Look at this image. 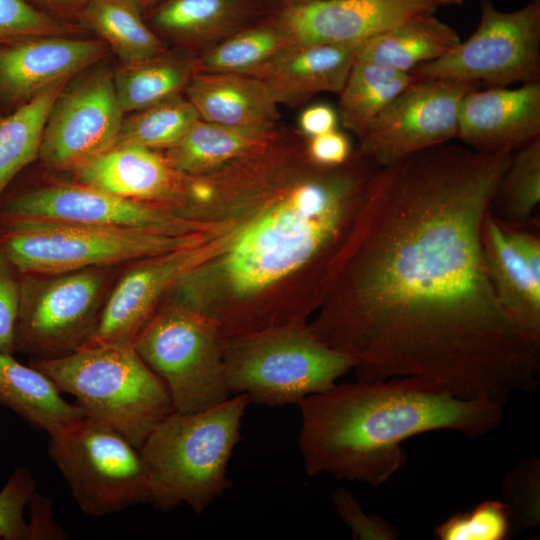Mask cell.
Segmentation results:
<instances>
[{"mask_svg":"<svg viewBox=\"0 0 540 540\" xmlns=\"http://www.w3.org/2000/svg\"><path fill=\"white\" fill-rule=\"evenodd\" d=\"M434 11L409 0H316L278 8L272 17L294 46L362 42Z\"/></svg>","mask_w":540,"mask_h":540,"instance_id":"obj_17","label":"cell"},{"mask_svg":"<svg viewBox=\"0 0 540 540\" xmlns=\"http://www.w3.org/2000/svg\"><path fill=\"white\" fill-rule=\"evenodd\" d=\"M482 243L488 276L499 305L518 331L540 346V282L530 274L490 211L483 220Z\"/></svg>","mask_w":540,"mask_h":540,"instance_id":"obj_23","label":"cell"},{"mask_svg":"<svg viewBox=\"0 0 540 540\" xmlns=\"http://www.w3.org/2000/svg\"><path fill=\"white\" fill-rule=\"evenodd\" d=\"M71 173L73 180L82 184L174 214L183 201L186 175L176 170L162 151L114 146Z\"/></svg>","mask_w":540,"mask_h":540,"instance_id":"obj_19","label":"cell"},{"mask_svg":"<svg viewBox=\"0 0 540 540\" xmlns=\"http://www.w3.org/2000/svg\"><path fill=\"white\" fill-rule=\"evenodd\" d=\"M331 499L338 517L356 540H394L398 531L378 515L365 513L359 502L345 488L336 489Z\"/></svg>","mask_w":540,"mask_h":540,"instance_id":"obj_38","label":"cell"},{"mask_svg":"<svg viewBox=\"0 0 540 540\" xmlns=\"http://www.w3.org/2000/svg\"><path fill=\"white\" fill-rule=\"evenodd\" d=\"M380 167L356 149L344 164L310 160L306 138L281 137L201 175H186L177 214L208 251L164 300L211 318L224 336L306 323L319 308Z\"/></svg>","mask_w":540,"mask_h":540,"instance_id":"obj_2","label":"cell"},{"mask_svg":"<svg viewBox=\"0 0 540 540\" xmlns=\"http://www.w3.org/2000/svg\"><path fill=\"white\" fill-rule=\"evenodd\" d=\"M223 364L231 395L250 403L279 407L325 391L354 368L330 348L309 324L292 323L227 337Z\"/></svg>","mask_w":540,"mask_h":540,"instance_id":"obj_6","label":"cell"},{"mask_svg":"<svg viewBox=\"0 0 540 540\" xmlns=\"http://www.w3.org/2000/svg\"><path fill=\"white\" fill-rule=\"evenodd\" d=\"M80 22L128 64L159 55L167 43L148 25L131 0H88Z\"/></svg>","mask_w":540,"mask_h":540,"instance_id":"obj_29","label":"cell"},{"mask_svg":"<svg viewBox=\"0 0 540 540\" xmlns=\"http://www.w3.org/2000/svg\"><path fill=\"white\" fill-rule=\"evenodd\" d=\"M21 272L0 247V352L15 353Z\"/></svg>","mask_w":540,"mask_h":540,"instance_id":"obj_39","label":"cell"},{"mask_svg":"<svg viewBox=\"0 0 540 540\" xmlns=\"http://www.w3.org/2000/svg\"><path fill=\"white\" fill-rule=\"evenodd\" d=\"M197 119V111L182 94L124 116L115 146L137 145L163 152Z\"/></svg>","mask_w":540,"mask_h":540,"instance_id":"obj_33","label":"cell"},{"mask_svg":"<svg viewBox=\"0 0 540 540\" xmlns=\"http://www.w3.org/2000/svg\"><path fill=\"white\" fill-rule=\"evenodd\" d=\"M348 136L337 128L306 138V153L310 160L323 167H337L349 160L353 153Z\"/></svg>","mask_w":540,"mask_h":540,"instance_id":"obj_40","label":"cell"},{"mask_svg":"<svg viewBox=\"0 0 540 540\" xmlns=\"http://www.w3.org/2000/svg\"><path fill=\"white\" fill-rule=\"evenodd\" d=\"M68 81L51 86L9 113L0 114V197L19 173L38 159L49 112Z\"/></svg>","mask_w":540,"mask_h":540,"instance_id":"obj_31","label":"cell"},{"mask_svg":"<svg viewBox=\"0 0 540 540\" xmlns=\"http://www.w3.org/2000/svg\"><path fill=\"white\" fill-rule=\"evenodd\" d=\"M503 503L512 525L532 529L540 524V458L530 456L516 463L502 481Z\"/></svg>","mask_w":540,"mask_h":540,"instance_id":"obj_36","label":"cell"},{"mask_svg":"<svg viewBox=\"0 0 540 540\" xmlns=\"http://www.w3.org/2000/svg\"><path fill=\"white\" fill-rule=\"evenodd\" d=\"M512 522L502 500L489 499L472 510L455 514L434 529L440 540H505Z\"/></svg>","mask_w":540,"mask_h":540,"instance_id":"obj_35","label":"cell"},{"mask_svg":"<svg viewBox=\"0 0 540 540\" xmlns=\"http://www.w3.org/2000/svg\"><path fill=\"white\" fill-rule=\"evenodd\" d=\"M416 81L454 79L504 87L540 78V0L503 12L480 1L474 33L434 61L410 72Z\"/></svg>","mask_w":540,"mask_h":540,"instance_id":"obj_11","label":"cell"},{"mask_svg":"<svg viewBox=\"0 0 540 540\" xmlns=\"http://www.w3.org/2000/svg\"><path fill=\"white\" fill-rule=\"evenodd\" d=\"M272 12L263 0H165L144 18L166 43L192 51L202 50Z\"/></svg>","mask_w":540,"mask_h":540,"instance_id":"obj_20","label":"cell"},{"mask_svg":"<svg viewBox=\"0 0 540 540\" xmlns=\"http://www.w3.org/2000/svg\"><path fill=\"white\" fill-rule=\"evenodd\" d=\"M292 46L271 13L261 21L202 49L194 58V72L256 77Z\"/></svg>","mask_w":540,"mask_h":540,"instance_id":"obj_28","label":"cell"},{"mask_svg":"<svg viewBox=\"0 0 540 540\" xmlns=\"http://www.w3.org/2000/svg\"><path fill=\"white\" fill-rule=\"evenodd\" d=\"M82 23L53 17L25 0H0V44L37 36H83Z\"/></svg>","mask_w":540,"mask_h":540,"instance_id":"obj_34","label":"cell"},{"mask_svg":"<svg viewBox=\"0 0 540 540\" xmlns=\"http://www.w3.org/2000/svg\"><path fill=\"white\" fill-rule=\"evenodd\" d=\"M192 51L167 50L159 55L121 64L113 71L115 93L124 114L182 95L194 73Z\"/></svg>","mask_w":540,"mask_h":540,"instance_id":"obj_27","label":"cell"},{"mask_svg":"<svg viewBox=\"0 0 540 540\" xmlns=\"http://www.w3.org/2000/svg\"><path fill=\"white\" fill-rule=\"evenodd\" d=\"M207 250L205 239L195 246L124 264L109 293L97 330L85 346L133 342L171 287L203 260Z\"/></svg>","mask_w":540,"mask_h":540,"instance_id":"obj_15","label":"cell"},{"mask_svg":"<svg viewBox=\"0 0 540 540\" xmlns=\"http://www.w3.org/2000/svg\"><path fill=\"white\" fill-rule=\"evenodd\" d=\"M299 449L307 475L378 487L404 466L403 442L433 431L480 437L495 431L503 406L463 399L418 377L334 384L301 399Z\"/></svg>","mask_w":540,"mask_h":540,"instance_id":"obj_3","label":"cell"},{"mask_svg":"<svg viewBox=\"0 0 540 540\" xmlns=\"http://www.w3.org/2000/svg\"><path fill=\"white\" fill-rule=\"evenodd\" d=\"M145 14L165 0H131Z\"/></svg>","mask_w":540,"mask_h":540,"instance_id":"obj_45","label":"cell"},{"mask_svg":"<svg viewBox=\"0 0 540 540\" xmlns=\"http://www.w3.org/2000/svg\"><path fill=\"white\" fill-rule=\"evenodd\" d=\"M460 41L458 33L433 12H423L366 39L356 59L410 73L443 57Z\"/></svg>","mask_w":540,"mask_h":540,"instance_id":"obj_26","label":"cell"},{"mask_svg":"<svg viewBox=\"0 0 540 540\" xmlns=\"http://www.w3.org/2000/svg\"><path fill=\"white\" fill-rule=\"evenodd\" d=\"M265 3L275 2L277 5H279L278 8L292 6V5H298L303 4L307 2H312L316 0H263ZM277 8V9H278ZM276 10V9H275Z\"/></svg>","mask_w":540,"mask_h":540,"instance_id":"obj_46","label":"cell"},{"mask_svg":"<svg viewBox=\"0 0 540 540\" xmlns=\"http://www.w3.org/2000/svg\"><path fill=\"white\" fill-rule=\"evenodd\" d=\"M248 395L194 413L173 411L160 421L142 446L155 507L169 511L186 504L201 514L231 487L227 466L241 438Z\"/></svg>","mask_w":540,"mask_h":540,"instance_id":"obj_4","label":"cell"},{"mask_svg":"<svg viewBox=\"0 0 540 540\" xmlns=\"http://www.w3.org/2000/svg\"><path fill=\"white\" fill-rule=\"evenodd\" d=\"M0 247L21 273H62L201 244L206 233L174 236L131 228L54 220L2 224Z\"/></svg>","mask_w":540,"mask_h":540,"instance_id":"obj_8","label":"cell"},{"mask_svg":"<svg viewBox=\"0 0 540 540\" xmlns=\"http://www.w3.org/2000/svg\"><path fill=\"white\" fill-rule=\"evenodd\" d=\"M278 126H229L197 119L184 136L163 151L185 175H201L253 153L283 135Z\"/></svg>","mask_w":540,"mask_h":540,"instance_id":"obj_25","label":"cell"},{"mask_svg":"<svg viewBox=\"0 0 540 540\" xmlns=\"http://www.w3.org/2000/svg\"><path fill=\"white\" fill-rule=\"evenodd\" d=\"M0 406L6 407L34 428L59 436L85 414L76 403L67 402L55 383L31 365H23L12 354L0 352Z\"/></svg>","mask_w":540,"mask_h":540,"instance_id":"obj_24","label":"cell"},{"mask_svg":"<svg viewBox=\"0 0 540 540\" xmlns=\"http://www.w3.org/2000/svg\"><path fill=\"white\" fill-rule=\"evenodd\" d=\"M200 119L242 126H276L278 104L265 83L253 76L194 72L185 90Z\"/></svg>","mask_w":540,"mask_h":540,"instance_id":"obj_22","label":"cell"},{"mask_svg":"<svg viewBox=\"0 0 540 540\" xmlns=\"http://www.w3.org/2000/svg\"><path fill=\"white\" fill-rule=\"evenodd\" d=\"M414 81L410 73L356 59L339 93V121L359 139L375 117Z\"/></svg>","mask_w":540,"mask_h":540,"instance_id":"obj_30","label":"cell"},{"mask_svg":"<svg viewBox=\"0 0 540 540\" xmlns=\"http://www.w3.org/2000/svg\"><path fill=\"white\" fill-rule=\"evenodd\" d=\"M363 42L294 45L256 77L278 105L298 106L321 92L339 94Z\"/></svg>","mask_w":540,"mask_h":540,"instance_id":"obj_21","label":"cell"},{"mask_svg":"<svg viewBox=\"0 0 540 540\" xmlns=\"http://www.w3.org/2000/svg\"><path fill=\"white\" fill-rule=\"evenodd\" d=\"M31 540L62 539L64 533L52 518L51 504L35 493L29 503Z\"/></svg>","mask_w":540,"mask_h":540,"instance_id":"obj_42","label":"cell"},{"mask_svg":"<svg viewBox=\"0 0 540 540\" xmlns=\"http://www.w3.org/2000/svg\"><path fill=\"white\" fill-rule=\"evenodd\" d=\"M478 88L459 106L456 138L465 146L483 153H514L540 137L539 81L514 89Z\"/></svg>","mask_w":540,"mask_h":540,"instance_id":"obj_18","label":"cell"},{"mask_svg":"<svg viewBox=\"0 0 540 540\" xmlns=\"http://www.w3.org/2000/svg\"><path fill=\"white\" fill-rule=\"evenodd\" d=\"M411 2L436 9L439 6L461 5L463 0H409Z\"/></svg>","mask_w":540,"mask_h":540,"instance_id":"obj_44","label":"cell"},{"mask_svg":"<svg viewBox=\"0 0 540 540\" xmlns=\"http://www.w3.org/2000/svg\"><path fill=\"white\" fill-rule=\"evenodd\" d=\"M33 7L58 19L81 23L88 0H25Z\"/></svg>","mask_w":540,"mask_h":540,"instance_id":"obj_43","label":"cell"},{"mask_svg":"<svg viewBox=\"0 0 540 540\" xmlns=\"http://www.w3.org/2000/svg\"><path fill=\"white\" fill-rule=\"evenodd\" d=\"M36 493V482L23 466L17 467L0 491V539L31 540L25 508Z\"/></svg>","mask_w":540,"mask_h":540,"instance_id":"obj_37","label":"cell"},{"mask_svg":"<svg viewBox=\"0 0 540 540\" xmlns=\"http://www.w3.org/2000/svg\"><path fill=\"white\" fill-rule=\"evenodd\" d=\"M48 453L86 515L101 517L151 501L139 449L108 426L84 418L49 437Z\"/></svg>","mask_w":540,"mask_h":540,"instance_id":"obj_10","label":"cell"},{"mask_svg":"<svg viewBox=\"0 0 540 540\" xmlns=\"http://www.w3.org/2000/svg\"><path fill=\"white\" fill-rule=\"evenodd\" d=\"M540 203V137L512 155L490 206V213L502 225L524 227L536 222Z\"/></svg>","mask_w":540,"mask_h":540,"instance_id":"obj_32","label":"cell"},{"mask_svg":"<svg viewBox=\"0 0 540 540\" xmlns=\"http://www.w3.org/2000/svg\"><path fill=\"white\" fill-rule=\"evenodd\" d=\"M123 265L21 273L15 353L50 359L85 346Z\"/></svg>","mask_w":540,"mask_h":540,"instance_id":"obj_9","label":"cell"},{"mask_svg":"<svg viewBox=\"0 0 540 540\" xmlns=\"http://www.w3.org/2000/svg\"><path fill=\"white\" fill-rule=\"evenodd\" d=\"M29 365L75 397L85 418L110 427L138 449L174 411L165 384L133 342L84 346L62 357L30 358Z\"/></svg>","mask_w":540,"mask_h":540,"instance_id":"obj_5","label":"cell"},{"mask_svg":"<svg viewBox=\"0 0 540 540\" xmlns=\"http://www.w3.org/2000/svg\"><path fill=\"white\" fill-rule=\"evenodd\" d=\"M96 65L69 80L49 112L38 159L50 170L72 172L116 144L125 114L113 71Z\"/></svg>","mask_w":540,"mask_h":540,"instance_id":"obj_13","label":"cell"},{"mask_svg":"<svg viewBox=\"0 0 540 540\" xmlns=\"http://www.w3.org/2000/svg\"><path fill=\"white\" fill-rule=\"evenodd\" d=\"M22 220L113 226L174 236L205 233L197 222L75 180L15 188L9 186L0 197V225Z\"/></svg>","mask_w":540,"mask_h":540,"instance_id":"obj_12","label":"cell"},{"mask_svg":"<svg viewBox=\"0 0 540 540\" xmlns=\"http://www.w3.org/2000/svg\"><path fill=\"white\" fill-rule=\"evenodd\" d=\"M337 111L325 103H317L304 109L298 118L299 134L311 138L336 129Z\"/></svg>","mask_w":540,"mask_h":540,"instance_id":"obj_41","label":"cell"},{"mask_svg":"<svg viewBox=\"0 0 540 540\" xmlns=\"http://www.w3.org/2000/svg\"><path fill=\"white\" fill-rule=\"evenodd\" d=\"M0 233H1V226H0Z\"/></svg>","mask_w":540,"mask_h":540,"instance_id":"obj_47","label":"cell"},{"mask_svg":"<svg viewBox=\"0 0 540 540\" xmlns=\"http://www.w3.org/2000/svg\"><path fill=\"white\" fill-rule=\"evenodd\" d=\"M108 51L100 38L85 35L37 36L0 44V114L98 64Z\"/></svg>","mask_w":540,"mask_h":540,"instance_id":"obj_16","label":"cell"},{"mask_svg":"<svg viewBox=\"0 0 540 540\" xmlns=\"http://www.w3.org/2000/svg\"><path fill=\"white\" fill-rule=\"evenodd\" d=\"M512 155L448 142L374 174L308 323L357 379L418 377L502 406L537 389L540 346L499 305L482 243Z\"/></svg>","mask_w":540,"mask_h":540,"instance_id":"obj_1","label":"cell"},{"mask_svg":"<svg viewBox=\"0 0 540 540\" xmlns=\"http://www.w3.org/2000/svg\"><path fill=\"white\" fill-rule=\"evenodd\" d=\"M480 84L454 79L414 81L371 122L357 151L379 167L457 137L463 97Z\"/></svg>","mask_w":540,"mask_h":540,"instance_id":"obj_14","label":"cell"},{"mask_svg":"<svg viewBox=\"0 0 540 540\" xmlns=\"http://www.w3.org/2000/svg\"><path fill=\"white\" fill-rule=\"evenodd\" d=\"M226 337L203 313L163 300L133 345L165 384L173 409L194 413L231 397L223 364Z\"/></svg>","mask_w":540,"mask_h":540,"instance_id":"obj_7","label":"cell"}]
</instances>
